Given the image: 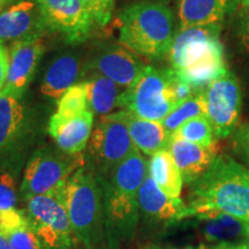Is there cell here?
Here are the masks:
<instances>
[{
  "mask_svg": "<svg viewBox=\"0 0 249 249\" xmlns=\"http://www.w3.org/2000/svg\"><path fill=\"white\" fill-rule=\"evenodd\" d=\"M148 176V163L139 150L124 160L105 180L103 187L107 246L118 249L135 236L140 222L139 192Z\"/></svg>",
  "mask_w": 249,
  "mask_h": 249,
  "instance_id": "obj_1",
  "label": "cell"
},
{
  "mask_svg": "<svg viewBox=\"0 0 249 249\" xmlns=\"http://www.w3.org/2000/svg\"><path fill=\"white\" fill-rule=\"evenodd\" d=\"M189 186V218L219 211L249 224V169L234 158L218 155L210 169Z\"/></svg>",
  "mask_w": 249,
  "mask_h": 249,
  "instance_id": "obj_2",
  "label": "cell"
},
{
  "mask_svg": "<svg viewBox=\"0 0 249 249\" xmlns=\"http://www.w3.org/2000/svg\"><path fill=\"white\" fill-rule=\"evenodd\" d=\"M222 24L178 29L169 52L171 68L200 93L226 73L224 48L219 36Z\"/></svg>",
  "mask_w": 249,
  "mask_h": 249,
  "instance_id": "obj_3",
  "label": "cell"
},
{
  "mask_svg": "<svg viewBox=\"0 0 249 249\" xmlns=\"http://www.w3.org/2000/svg\"><path fill=\"white\" fill-rule=\"evenodd\" d=\"M66 208L76 242L83 248L102 247L107 241L103 187L98 177L85 164L59 193Z\"/></svg>",
  "mask_w": 249,
  "mask_h": 249,
  "instance_id": "obj_4",
  "label": "cell"
},
{
  "mask_svg": "<svg viewBox=\"0 0 249 249\" xmlns=\"http://www.w3.org/2000/svg\"><path fill=\"white\" fill-rule=\"evenodd\" d=\"M120 42L136 54L160 59L172 46L174 15L169 6L139 0L126 6L119 14Z\"/></svg>",
  "mask_w": 249,
  "mask_h": 249,
  "instance_id": "obj_5",
  "label": "cell"
},
{
  "mask_svg": "<svg viewBox=\"0 0 249 249\" xmlns=\"http://www.w3.org/2000/svg\"><path fill=\"white\" fill-rule=\"evenodd\" d=\"M85 164V152L71 155L59 148L38 149L24 166L20 201L31 196L59 194L71 177Z\"/></svg>",
  "mask_w": 249,
  "mask_h": 249,
  "instance_id": "obj_6",
  "label": "cell"
},
{
  "mask_svg": "<svg viewBox=\"0 0 249 249\" xmlns=\"http://www.w3.org/2000/svg\"><path fill=\"white\" fill-rule=\"evenodd\" d=\"M138 150L130 138L124 110L99 117L86 148V163L105 180L124 160Z\"/></svg>",
  "mask_w": 249,
  "mask_h": 249,
  "instance_id": "obj_7",
  "label": "cell"
},
{
  "mask_svg": "<svg viewBox=\"0 0 249 249\" xmlns=\"http://www.w3.org/2000/svg\"><path fill=\"white\" fill-rule=\"evenodd\" d=\"M174 77L172 68L147 66L134 85L121 93L119 107L143 119L161 123L179 105L173 90Z\"/></svg>",
  "mask_w": 249,
  "mask_h": 249,
  "instance_id": "obj_8",
  "label": "cell"
},
{
  "mask_svg": "<svg viewBox=\"0 0 249 249\" xmlns=\"http://www.w3.org/2000/svg\"><path fill=\"white\" fill-rule=\"evenodd\" d=\"M21 202L42 249H74L76 239L59 194L31 196Z\"/></svg>",
  "mask_w": 249,
  "mask_h": 249,
  "instance_id": "obj_9",
  "label": "cell"
},
{
  "mask_svg": "<svg viewBox=\"0 0 249 249\" xmlns=\"http://www.w3.org/2000/svg\"><path fill=\"white\" fill-rule=\"evenodd\" d=\"M207 107L205 117L210 121L216 139H226L236 130L241 112L242 93L234 73L227 71L203 91Z\"/></svg>",
  "mask_w": 249,
  "mask_h": 249,
  "instance_id": "obj_10",
  "label": "cell"
},
{
  "mask_svg": "<svg viewBox=\"0 0 249 249\" xmlns=\"http://www.w3.org/2000/svg\"><path fill=\"white\" fill-rule=\"evenodd\" d=\"M46 30L65 36L68 42L79 43L89 36L92 20L82 0H36Z\"/></svg>",
  "mask_w": 249,
  "mask_h": 249,
  "instance_id": "obj_11",
  "label": "cell"
},
{
  "mask_svg": "<svg viewBox=\"0 0 249 249\" xmlns=\"http://www.w3.org/2000/svg\"><path fill=\"white\" fill-rule=\"evenodd\" d=\"M139 205L140 218L151 225L171 226L189 218L185 202L165 194L149 173L140 188Z\"/></svg>",
  "mask_w": 249,
  "mask_h": 249,
  "instance_id": "obj_12",
  "label": "cell"
},
{
  "mask_svg": "<svg viewBox=\"0 0 249 249\" xmlns=\"http://www.w3.org/2000/svg\"><path fill=\"white\" fill-rule=\"evenodd\" d=\"M43 53L44 44L40 37L11 44L8 48L7 82L2 92L22 98L34 79Z\"/></svg>",
  "mask_w": 249,
  "mask_h": 249,
  "instance_id": "obj_13",
  "label": "cell"
},
{
  "mask_svg": "<svg viewBox=\"0 0 249 249\" xmlns=\"http://www.w3.org/2000/svg\"><path fill=\"white\" fill-rule=\"evenodd\" d=\"M90 68L126 90L141 76L147 66L123 46L108 44L93 54Z\"/></svg>",
  "mask_w": 249,
  "mask_h": 249,
  "instance_id": "obj_14",
  "label": "cell"
},
{
  "mask_svg": "<svg viewBox=\"0 0 249 249\" xmlns=\"http://www.w3.org/2000/svg\"><path fill=\"white\" fill-rule=\"evenodd\" d=\"M46 30L37 1L20 0L0 14V44L35 39Z\"/></svg>",
  "mask_w": 249,
  "mask_h": 249,
  "instance_id": "obj_15",
  "label": "cell"
},
{
  "mask_svg": "<svg viewBox=\"0 0 249 249\" xmlns=\"http://www.w3.org/2000/svg\"><path fill=\"white\" fill-rule=\"evenodd\" d=\"M238 7L239 0H178L179 29L222 24L227 17L234 15Z\"/></svg>",
  "mask_w": 249,
  "mask_h": 249,
  "instance_id": "obj_16",
  "label": "cell"
},
{
  "mask_svg": "<svg viewBox=\"0 0 249 249\" xmlns=\"http://www.w3.org/2000/svg\"><path fill=\"white\" fill-rule=\"evenodd\" d=\"M92 129L93 113L90 110L70 119L52 116L49 123V133L57 147L71 155L85 152Z\"/></svg>",
  "mask_w": 249,
  "mask_h": 249,
  "instance_id": "obj_17",
  "label": "cell"
},
{
  "mask_svg": "<svg viewBox=\"0 0 249 249\" xmlns=\"http://www.w3.org/2000/svg\"><path fill=\"white\" fill-rule=\"evenodd\" d=\"M167 150L174 158L183 182L188 186L210 169L218 156L216 145L204 148L177 138H171Z\"/></svg>",
  "mask_w": 249,
  "mask_h": 249,
  "instance_id": "obj_18",
  "label": "cell"
},
{
  "mask_svg": "<svg viewBox=\"0 0 249 249\" xmlns=\"http://www.w3.org/2000/svg\"><path fill=\"white\" fill-rule=\"evenodd\" d=\"M27 124L22 98L0 92V151L20 149Z\"/></svg>",
  "mask_w": 249,
  "mask_h": 249,
  "instance_id": "obj_19",
  "label": "cell"
},
{
  "mask_svg": "<svg viewBox=\"0 0 249 249\" xmlns=\"http://www.w3.org/2000/svg\"><path fill=\"white\" fill-rule=\"evenodd\" d=\"M201 223L204 238L214 245L249 241V224L219 211L195 216Z\"/></svg>",
  "mask_w": 249,
  "mask_h": 249,
  "instance_id": "obj_20",
  "label": "cell"
},
{
  "mask_svg": "<svg viewBox=\"0 0 249 249\" xmlns=\"http://www.w3.org/2000/svg\"><path fill=\"white\" fill-rule=\"evenodd\" d=\"M80 74V59L71 53L60 54L46 70L39 88L40 92L46 98L58 103L68 89L76 85Z\"/></svg>",
  "mask_w": 249,
  "mask_h": 249,
  "instance_id": "obj_21",
  "label": "cell"
},
{
  "mask_svg": "<svg viewBox=\"0 0 249 249\" xmlns=\"http://www.w3.org/2000/svg\"><path fill=\"white\" fill-rule=\"evenodd\" d=\"M24 158L21 149L0 151V213L18 208Z\"/></svg>",
  "mask_w": 249,
  "mask_h": 249,
  "instance_id": "obj_22",
  "label": "cell"
},
{
  "mask_svg": "<svg viewBox=\"0 0 249 249\" xmlns=\"http://www.w3.org/2000/svg\"><path fill=\"white\" fill-rule=\"evenodd\" d=\"M124 119L133 143L141 154L154 156L167 149L171 136L160 121L143 119L124 110Z\"/></svg>",
  "mask_w": 249,
  "mask_h": 249,
  "instance_id": "obj_23",
  "label": "cell"
},
{
  "mask_svg": "<svg viewBox=\"0 0 249 249\" xmlns=\"http://www.w3.org/2000/svg\"><path fill=\"white\" fill-rule=\"evenodd\" d=\"M89 110L99 117L108 116L119 107L120 87L107 77L93 73L85 81Z\"/></svg>",
  "mask_w": 249,
  "mask_h": 249,
  "instance_id": "obj_24",
  "label": "cell"
},
{
  "mask_svg": "<svg viewBox=\"0 0 249 249\" xmlns=\"http://www.w3.org/2000/svg\"><path fill=\"white\" fill-rule=\"evenodd\" d=\"M148 173L165 194L173 198H180L183 180L174 158L167 149L151 156L148 161Z\"/></svg>",
  "mask_w": 249,
  "mask_h": 249,
  "instance_id": "obj_25",
  "label": "cell"
},
{
  "mask_svg": "<svg viewBox=\"0 0 249 249\" xmlns=\"http://www.w3.org/2000/svg\"><path fill=\"white\" fill-rule=\"evenodd\" d=\"M0 229L4 231L13 249H42L23 209L17 208L0 213Z\"/></svg>",
  "mask_w": 249,
  "mask_h": 249,
  "instance_id": "obj_26",
  "label": "cell"
},
{
  "mask_svg": "<svg viewBox=\"0 0 249 249\" xmlns=\"http://www.w3.org/2000/svg\"><path fill=\"white\" fill-rule=\"evenodd\" d=\"M205 114H207V107H205L204 97L203 93L200 92L177 105L169 116L161 121V124L169 135L172 136V134L187 121L198 117H205Z\"/></svg>",
  "mask_w": 249,
  "mask_h": 249,
  "instance_id": "obj_27",
  "label": "cell"
},
{
  "mask_svg": "<svg viewBox=\"0 0 249 249\" xmlns=\"http://www.w3.org/2000/svg\"><path fill=\"white\" fill-rule=\"evenodd\" d=\"M171 138L185 140L204 148L216 145V136L207 117H198L187 121L172 134Z\"/></svg>",
  "mask_w": 249,
  "mask_h": 249,
  "instance_id": "obj_28",
  "label": "cell"
},
{
  "mask_svg": "<svg viewBox=\"0 0 249 249\" xmlns=\"http://www.w3.org/2000/svg\"><path fill=\"white\" fill-rule=\"evenodd\" d=\"M88 110L89 105L88 99H87L86 86L85 82H81L68 89L65 95L59 99L57 111L53 116L60 119H70Z\"/></svg>",
  "mask_w": 249,
  "mask_h": 249,
  "instance_id": "obj_29",
  "label": "cell"
},
{
  "mask_svg": "<svg viewBox=\"0 0 249 249\" xmlns=\"http://www.w3.org/2000/svg\"><path fill=\"white\" fill-rule=\"evenodd\" d=\"M91 18L93 26L105 27L110 23L116 0H82Z\"/></svg>",
  "mask_w": 249,
  "mask_h": 249,
  "instance_id": "obj_30",
  "label": "cell"
},
{
  "mask_svg": "<svg viewBox=\"0 0 249 249\" xmlns=\"http://www.w3.org/2000/svg\"><path fill=\"white\" fill-rule=\"evenodd\" d=\"M234 33L239 48L249 55V6H239L235 11Z\"/></svg>",
  "mask_w": 249,
  "mask_h": 249,
  "instance_id": "obj_31",
  "label": "cell"
},
{
  "mask_svg": "<svg viewBox=\"0 0 249 249\" xmlns=\"http://www.w3.org/2000/svg\"><path fill=\"white\" fill-rule=\"evenodd\" d=\"M9 68V54L8 49L5 45L0 44V92L2 91L7 82Z\"/></svg>",
  "mask_w": 249,
  "mask_h": 249,
  "instance_id": "obj_32",
  "label": "cell"
},
{
  "mask_svg": "<svg viewBox=\"0 0 249 249\" xmlns=\"http://www.w3.org/2000/svg\"><path fill=\"white\" fill-rule=\"evenodd\" d=\"M207 249H249V241L234 242V244H219Z\"/></svg>",
  "mask_w": 249,
  "mask_h": 249,
  "instance_id": "obj_33",
  "label": "cell"
},
{
  "mask_svg": "<svg viewBox=\"0 0 249 249\" xmlns=\"http://www.w3.org/2000/svg\"><path fill=\"white\" fill-rule=\"evenodd\" d=\"M142 249H203L201 247H195V246H163V245H147Z\"/></svg>",
  "mask_w": 249,
  "mask_h": 249,
  "instance_id": "obj_34",
  "label": "cell"
},
{
  "mask_svg": "<svg viewBox=\"0 0 249 249\" xmlns=\"http://www.w3.org/2000/svg\"><path fill=\"white\" fill-rule=\"evenodd\" d=\"M0 249H13L11 242L8 240V238L6 236V234L1 229H0Z\"/></svg>",
  "mask_w": 249,
  "mask_h": 249,
  "instance_id": "obj_35",
  "label": "cell"
},
{
  "mask_svg": "<svg viewBox=\"0 0 249 249\" xmlns=\"http://www.w3.org/2000/svg\"><path fill=\"white\" fill-rule=\"evenodd\" d=\"M14 2H17V0H0V14H1L6 8L9 7V6L13 5Z\"/></svg>",
  "mask_w": 249,
  "mask_h": 249,
  "instance_id": "obj_36",
  "label": "cell"
},
{
  "mask_svg": "<svg viewBox=\"0 0 249 249\" xmlns=\"http://www.w3.org/2000/svg\"><path fill=\"white\" fill-rule=\"evenodd\" d=\"M138 1H139V0H138ZM148 1H156V2H160V4L167 5V2H170L171 0H148Z\"/></svg>",
  "mask_w": 249,
  "mask_h": 249,
  "instance_id": "obj_37",
  "label": "cell"
},
{
  "mask_svg": "<svg viewBox=\"0 0 249 249\" xmlns=\"http://www.w3.org/2000/svg\"><path fill=\"white\" fill-rule=\"evenodd\" d=\"M239 6H249V0H239Z\"/></svg>",
  "mask_w": 249,
  "mask_h": 249,
  "instance_id": "obj_38",
  "label": "cell"
},
{
  "mask_svg": "<svg viewBox=\"0 0 249 249\" xmlns=\"http://www.w3.org/2000/svg\"><path fill=\"white\" fill-rule=\"evenodd\" d=\"M83 249H111V248H108L107 246V247H95V248H83Z\"/></svg>",
  "mask_w": 249,
  "mask_h": 249,
  "instance_id": "obj_39",
  "label": "cell"
}]
</instances>
